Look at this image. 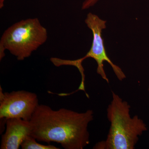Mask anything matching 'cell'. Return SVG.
I'll use <instances>...</instances> for the list:
<instances>
[{"mask_svg": "<svg viewBox=\"0 0 149 149\" xmlns=\"http://www.w3.org/2000/svg\"><path fill=\"white\" fill-rule=\"evenodd\" d=\"M22 149H58L57 148L53 145H45L39 143L37 140L30 136L27 137L21 145Z\"/></svg>", "mask_w": 149, "mask_h": 149, "instance_id": "52a82bcc", "label": "cell"}, {"mask_svg": "<svg viewBox=\"0 0 149 149\" xmlns=\"http://www.w3.org/2000/svg\"><path fill=\"white\" fill-rule=\"evenodd\" d=\"M48 39L47 30L39 19L30 18L17 22L6 29L0 40V61L8 51L17 60L31 56Z\"/></svg>", "mask_w": 149, "mask_h": 149, "instance_id": "3957f363", "label": "cell"}, {"mask_svg": "<svg viewBox=\"0 0 149 149\" xmlns=\"http://www.w3.org/2000/svg\"><path fill=\"white\" fill-rule=\"evenodd\" d=\"M6 126L5 133L1 136V149H19L24 140L31 136L32 127L30 121L10 118L6 120Z\"/></svg>", "mask_w": 149, "mask_h": 149, "instance_id": "8992f818", "label": "cell"}, {"mask_svg": "<svg viewBox=\"0 0 149 149\" xmlns=\"http://www.w3.org/2000/svg\"><path fill=\"white\" fill-rule=\"evenodd\" d=\"M148 92H149V86L148 87Z\"/></svg>", "mask_w": 149, "mask_h": 149, "instance_id": "30bf717a", "label": "cell"}, {"mask_svg": "<svg viewBox=\"0 0 149 149\" xmlns=\"http://www.w3.org/2000/svg\"><path fill=\"white\" fill-rule=\"evenodd\" d=\"M85 21L88 28L93 32V43L90 50L83 57L75 60L57 58L56 61L57 66L72 65L75 66L78 69L81 74V79L84 80L85 79V74L84 68L82 66V62L86 58H91L94 59L97 64V73L100 74L107 83H109V80L104 70L103 63L104 61L109 63L118 79L122 81L126 78V76L121 68L113 63L107 55L104 45L102 32L103 29L106 28L107 21L103 20L97 15L91 13L88 14Z\"/></svg>", "mask_w": 149, "mask_h": 149, "instance_id": "277c9868", "label": "cell"}, {"mask_svg": "<svg viewBox=\"0 0 149 149\" xmlns=\"http://www.w3.org/2000/svg\"><path fill=\"white\" fill-rule=\"evenodd\" d=\"M39 105L35 93L25 91L3 93L0 87V118L30 121Z\"/></svg>", "mask_w": 149, "mask_h": 149, "instance_id": "5b68a950", "label": "cell"}, {"mask_svg": "<svg viewBox=\"0 0 149 149\" xmlns=\"http://www.w3.org/2000/svg\"><path fill=\"white\" fill-rule=\"evenodd\" d=\"M99 0H85L82 6V9L85 10L93 6Z\"/></svg>", "mask_w": 149, "mask_h": 149, "instance_id": "ba28073f", "label": "cell"}, {"mask_svg": "<svg viewBox=\"0 0 149 149\" xmlns=\"http://www.w3.org/2000/svg\"><path fill=\"white\" fill-rule=\"evenodd\" d=\"M93 119L92 110L83 113L65 108L54 110L40 104L30 120L31 136L39 142H56L65 149H83L90 144L88 125Z\"/></svg>", "mask_w": 149, "mask_h": 149, "instance_id": "6da1fadb", "label": "cell"}, {"mask_svg": "<svg viewBox=\"0 0 149 149\" xmlns=\"http://www.w3.org/2000/svg\"><path fill=\"white\" fill-rule=\"evenodd\" d=\"M112 99L107 108V117L110 123L109 132L105 141H100L94 149H134L139 138L148 130L143 120L130 114L128 102L112 91Z\"/></svg>", "mask_w": 149, "mask_h": 149, "instance_id": "7a4b0ae2", "label": "cell"}, {"mask_svg": "<svg viewBox=\"0 0 149 149\" xmlns=\"http://www.w3.org/2000/svg\"><path fill=\"white\" fill-rule=\"evenodd\" d=\"M5 0H0V8L2 9L4 5V2Z\"/></svg>", "mask_w": 149, "mask_h": 149, "instance_id": "9c48e42d", "label": "cell"}]
</instances>
